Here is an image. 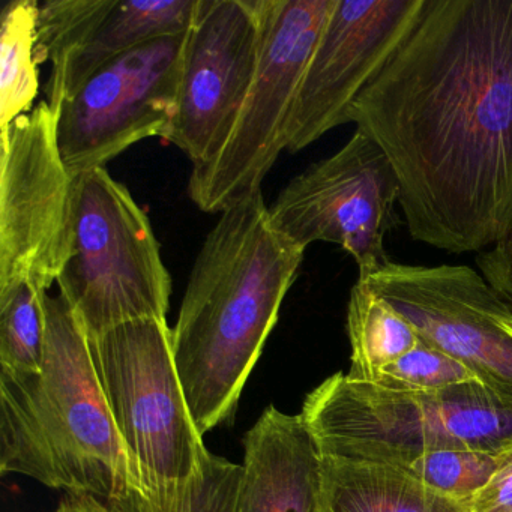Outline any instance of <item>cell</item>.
Masks as SVG:
<instances>
[{"label":"cell","mask_w":512,"mask_h":512,"mask_svg":"<svg viewBox=\"0 0 512 512\" xmlns=\"http://www.w3.org/2000/svg\"><path fill=\"white\" fill-rule=\"evenodd\" d=\"M415 241L482 253L512 232V0H428L353 104Z\"/></svg>","instance_id":"cell-1"},{"label":"cell","mask_w":512,"mask_h":512,"mask_svg":"<svg viewBox=\"0 0 512 512\" xmlns=\"http://www.w3.org/2000/svg\"><path fill=\"white\" fill-rule=\"evenodd\" d=\"M220 215L172 329L185 400L203 437L235 413L307 251L274 229L263 194Z\"/></svg>","instance_id":"cell-2"},{"label":"cell","mask_w":512,"mask_h":512,"mask_svg":"<svg viewBox=\"0 0 512 512\" xmlns=\"http://www.w3.org/2000/svg\"><path fill=\"white\" fill-rule=\"evenodd\" d=\"M47 346L38 373L0 371V472L91 493L115 512L149 508L101 388L89 335L61 295L46 296Z\"/></svg>","instance_id":"cell-3"},{"label":"cell","mask_w":512,"mask_h":512,"mask_svg":"<svg viewBox=\"0 0 512 512\" xmlns=\"http://www.w3.org/2000/svg\"><path fill=\"white\" fill-rule=\"evenodd\" d=\"M322 457L401 466L443 449H512V403L482 385L397 392L347 374L328 377L301 412Z\"/></svg>","instance_id":"cell-4"},{"label":"cell","mask_w":512,"mask_h":512,"mask_svg":"<svg viewBox=\"0 0 512 512\" xmlns=\"http://www.w3.org/2000/svg\"><path fill=\"white\" fill-rule=\"evenodd\" d=\"M95 370L149 500L176 512L208 458L185 400L167 320L124 323L89 338Z\"/></svg>","instance_id":"cell-5"},{"label":"cell","mask_w":512,"mask_h":512,"mask_svg":"<svg viewBox=\"0 0 512 512\" xmlns=\"http://www.w3.org/2000/svg\"><path fill=\"white\" fill-rule=\"evenodd\" d=\"M56 284L89 338L167 320L172 277L148 214L106 169L76 176L70 251Z\"/></svg>","instance_id":"cell-6"},{"label":"cell","mask_w":512,"mask_h":512,"mask_svg":"<svg viewBox=\"0 0 512 512\" xmlns=\"http://www.w3.org/2000/svg\"><path fill=\"white\" fill-rule=\"evenodd\" d=\"M337 0H278L250 92L221 151L193 167L188 194L197 208L221 214L262 194L281 152L302 77Z\"/></svg>","instance_id":"cell-7"},{"label":"cell","mask_w":512,"mask_h":512,"mask_svg":"<svg viewBox=\"0 0 512 512\" xmlns=\"http://www.w3.org/2000/svg\"><path fill=\"white\" fill-rule=\"evenodd\" d=\"M397 176L382 149L356 128L331 157L299 173L278 194L269 217L287 241L307 250L314 242L343 248L358 265V278L392 262L385 238L398 223Z\"/></svg>","instance_id":"cell-8"},{"label":"cell","mask_w":512,"mask_h":512,"mask_svg":"<svg viewBox=\"0 0 512 512\" xmlns=\"http://www.w3.org/2000/svg\"><path fill=\"white\" fill-rule=\"evenodd\" d=\"M76 176L47 101L0 131V289L31 281L49 292L70 251Z\"/></svg>","instance_id":"cell-9"},{"label":"cell","mask_w":512,"mask_h":512,"mask_svg":"<svg viewBox=\"0 0 512 512\" xmlns=\"http://www.w3.org/2000/svg\"><path fill=\"white\" fill-rule=\"evenodd\" d=\"M187 41L188 32L169 35L118 56L58 107L59 152L74 176L161 137L175 116Z\"/></svg>","instance_id":"cell-10"},{"label":"cell","mask_w":512,"mask_h":512,"mask_svg":"<svg viewBox=\"0 0 512 512\" xmlns=\"http://www.w3.org/2000/svg\"><path fill=\"white\" fill-rule=\"evenodd\" d=\"M278 0H200L188 31L175 116L161 139L193 167L223 148L259 70Z\"/></svg>","instance_id":"cell-11"},{"label":"cell","mask_w":512,"mask_h":512,"mask_svg":"<svg viewBox=\"0 0 512 512\" xmlns=\"http://www.w3.org/2000/svg\"><path fill=\"white\" fill-rule=\"evenodd\" d=\"M358 280L403 314L425 343L466 365L482 385L512 403V307L481 272L391 262Z\"/></svg>","instance_id":"cell-12"},{"label":"cell","mask_w":512,"mask_h":512,"mask_svg":"<svg viewBox=\"0 0 512 512\" xmlns=\"http://www.w3.org/2000/svg\"><path fill=\"white\" fill-rule=\"evenodd\" d=\"M428 0H337L308 62L287 130L296 154L349 124L359 95L421 22Z\"/></svg>","instance_id":"cell-13"},{"label":"cell","mask_w":512,"mask_h":512,"mask_svg":"<svg viewBox=\"0 0 512 512\" xmlns=\"http://www.w3.org/2000/svg\"><path fill=\"white\" fill-rule=\"evenodd\" d=\"M200 0H49L40 4L38 65L53 112L95 71L142 44L190 31Z\"/></svg>","instance_id":"cell-14"},{"label":"cell","mask_w":512,"mask_h":512,"mask_svg":"<svg viewBox=\"0 0 512 512\" xmlns=\"http://www.w3.org/2000/svg\"><path fill=\"white\" fill-rule=\"evenodd\" d=\"M244 449L235 512H322V455L301 415L269 406Z\"/></svg>","instance_id":"cell-15"},{"label":"cell","mask_w":512,"mask_h":512,"mask_svg":"<svg viewBox=\"0 0 512 512\" xmlns=\"http://www.w3.org/2000/svg\"><path fill=\"white\" fill-rule=\"evenodd\" d=\"M386 464L322 457V512H469Z\"/></svg>","instance_id":"cell-16"},{"label":"cell","mask_w":512,"mask_h":512,"mask_svg":"<svg viewBox=\"0 0 512 512\" xmlns=\"http://www.w3.org/2000/svg\"><path fill=\"white\" fill-rule=\"evenodd\" d=\"M347 335L352 349L347 376L368 383L421 341L403 314L359 280L350 292Z\"/></svg>","instance_id":"cell-17"},{"label":"cell","mask_w":512,"mask_h":512,"mask_svg":"<svg viewBox=\"0 0 512 512\" xmlns=\"http://www.w3.org/2000/svg\"><path fill=\"white\" fill-rule=\"evenodd\" d=\"M40 2L11 0L0 20V131L34 110L38 80L37 25Z\"/></svg>","instance_id":"cell-18"},{"label":"cell","mask_w":512,"mask_h":512,"mask_svg":"<svg viewBox=\"0 0 512 512\" xmlns=\"http://www.w3.org/2000/svg\"><path fill=\"white\" fill-rule=\"evenodd\" d=\"M47 293L31 281L0 289V371L29 374L43 368Z\"/></svg>","instance_id":"cell-19"},{"label":"cell","mask_w":512,"mask_h":512,"mask_svg":"<svg viewBox=\"0 0 512 512\" xmlns=\"http://www.w3.org/2000/svg\"><path fill=\"white\" fill-rule=\"evenodd\" d=\"M509 461H512V449L505 452L443 449L394 467L436 493L470 503Z\"/></svg>","instance_id":"cell-20"},{"label":"cell","mask_w":512,"mask_h":512,"mask_svg":"<svg viewBox=\"0 0 512 512\" xmlns=\"http://www.w3.org/2000/svg\"><path fill=\"white\" fill-rule=\"evenodd\" d=\"M472 382H479L478 377L466 365L421 338L410 352L382 370L374 383L397 392H437Z\"/></svg>","instance_id":"cell-21"},{"label":"cell","mask_w":512,"mask_h":512,"mask_svg":"<svg viewBox=\"0 0 512 512\" xmlns=\"http://www.w3.org/2000/svg\"><path fill=\"white\" fill-rule=\"evenodd\" d=\"M242 464L209 452L202 473L182 497L176 512H235Z\"/></svg>","instance_id":"cell-22"},{"label":"cell","mask_w":512,"mask_h":512,"mask_svg":"<svg viewBox=\"0 0 512 512\" xmlns=\"http://www.w3.org/2000/svg\"><path fill=\"white\" fill-rule=\"evenodd\" d=\"M482 277L512 307V232L499 244L476 254Z\"/></svg>","instance_id":"cell-23"},{"label":"cell","mask_w":512,"mask_h":512,"mask_svg":"<svg viewBox=\"0 0 512 512\" xmlns=\"http://www.w3.org/2000/svg\"><path fill=\"white\" fill-rule=\"evenodd\" d=\"M469 512H512V461L470 500Z\"/></svg>","instance_id":"cell-24"},{"label":"cell","mask_w":512,"mask_h":512,"mask_svg":"<svg viewBox=\"0 0 512 512\" xmlns=\"http://www.w3.org/2000/svg\"><path fill=\"white\" fill-rule=\"evenodd\" d=\"M55 512H115L109 503L91 493H68Z\"/></svg>","instance_id":"cell-25"}]
</instances>
